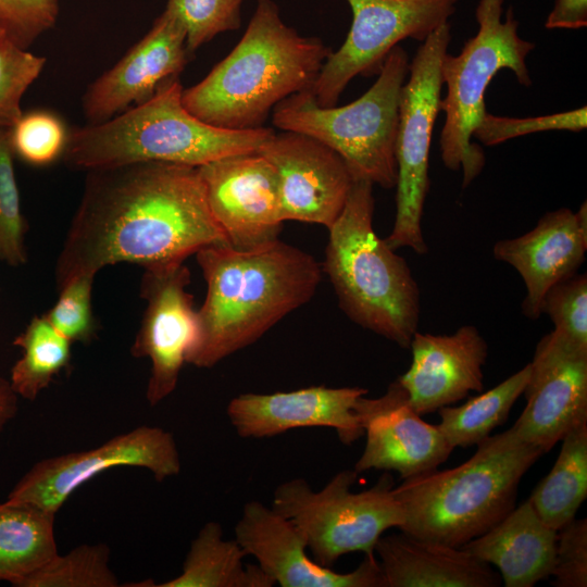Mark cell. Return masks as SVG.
<instances>
[{"instance_id":"cell-15","label":"cell","mask_w":587,"mask_h":587,"mask_svg":"<svg viewBox=\"0 0 587 587\" xmlns=\"http://www.w3.org/2000/svg\"><path fill=\"white\" fill-rule=\"evenodd\" d=\"M207 202L227 243L247 249L275 240L280 217L275 167L259 152L229 155L198 167Z\"/></svg>"},{"instance_id":"cell-34","label":"cell","mask_w":587,"mask_h":587,"mask_svg":"<svg viewBox=\"0 0 587 587\" xmlns=\"http://www.w3.org/2000/svg\"><path fill=\"white\" fill-rule=\"evenodd\" d=\"M67 138L61 120L47 111L23 114L11 128L15 155L24 162L43 166L62 157Z\"/></svg>"},{"instance_id":"cell-1","label":"cell","mask_w":587,"mask_h":587,"mask_svg":"<svg viewBox=\"0 0 587 587\" xmlns=\"http://www.w3.org/2000/svg\"><path fill=\"white\" fill-rule=\"evenodd\" d=\"M227 240L209 209L198 167L141 162L87 171L54 266L59 290L121 262H184Z\"/></svg>"},{"instance_id":"cell-7","label":"cell","mask_w":587,"mask_h":587,"mask_svg":"<svg viewBox=\"0 0 587 587\" xmlns=\"http://www.w3.org/2000/svg\"><path fill=\"white\" fill-rule=\"evenodd\" d=\"M409 71L404 49L396 46L386 57L378 77L360 98L342 107H320L311 90L289 96L272 111L282 130L315 138L337 152L353 179L385 189L397 182L395 158L401 88Z\"/></svg>"},{"instance_id":"cell-19","label":"cell","mask_w":587,"mask_h":587,"mask_svg":"<svg viewBox=\"0 0 587 587\" xmlns=\"http://www.w3.org/2000/svg\"><path fill=\"white\" fill-rule=\"evenodd\" d=\"M185 29L167 8L150 30L86 89L82 108L87 124H99L151 98L187 63Z\"/></svg>"},{"instance_id":"cell-31","label":"cell","mask_w":587,"mask_h":587,"mask_svg":"<svg viewBox=\"0 0 587 587\" xmlns=\"http://www.w3.org/2000/svg\"><path fill=\"white\" fill-rule=\"evenodd\" d=\"M14 155L11 128H0V262L20 267L28 260L27 223L22 212Z\"/></svg>"},{"instance_id":"cell-22","label":"cell","mask_w":587,"mask_h":587,"mask_svg":"<svg viewBox=\"0 0 587 587\" xmlns=\"http://www.w3.org/2000/svg\"><path fill=\"white\" fill-rule=\"evenodd\" d=\"M587 251V205L577 212L561 208L540 217L522 236L494 245L496 260L513 266L521 275L526 297L522 312L529 320L541 315V302L555 283L577 273Z\"/></svg>"},{"instance_id":"cell-11","label":"cell","mask_w":587,"mask_h":587,"mask_svg":"<svg viewBox=\"0 0 587 587\" xmlns=\"http://www.w3.org/2000/svg\"><path fill=\"white\" fill-rule=\"evenodd\" d=\"M352 12L340 48L326 58L311 87L316 103L336 105L359 75L378 74L386 57L404 39L424 41L449 22L458 0H346Z\"/></svg>"},{"instance_id":"cell-9","label":"cell","mask_w":587,"mask_h":587,"mask_svg":"<svg viewBox=\"0 0 587 587\" xmlns=\"http://www.w3.org/2000/svg\"><path fill=\"white\" fill-rule=\"evenodd\" d=\"M358 475L353 469L342 470L320 491L304 478L287 480L274 490L272 508L291 521L304 537L312 559L323 566L330 567L350 552L375 554L383 533L404 522L389 472L371 488L352 492Z\"/></svg>"},{"instance_id":"cell-39","label":"cell","mask_w":587,"mask_h":587,"mask_svg":"<svg viewBox=\"0 0 587 587\" xmlns=\"http://www.w3.org/2000/svg\"><path fill=\"white\" fill-rule=\"evenodd\" d=\"M551 576L557 587L587 586V520L573 519L558 530Z\"/></svg>"},{"instance_id":"cell-18","label":"cell","mask_w":587,"mask_h":587,"mask_svg":"<svg viewBox=\"0 0 587 587\" xmlns=\"http://www.w3.org/2000/svg\"><path fill=\"white\" fill-rule=\"evenodd\" d=\"M235 539L259 567L282 587H383L375 554L365 555L352 572L338 573L307 554L302 534L287 517L261 501L243 505Z\"/></svg>"},{"instance_id":"cell-6","label":"cell","mask_w":587,"mask_h":587,"mask_svg":"<svg viewBox=\"0 0 587 587\" xmlns=\"http://www.w3.org/2000/svg\"><path fill=\"white\" fill-rule=\"evenodd\" d=\"M374 207L373 184L354 179L327 228L322 270L352 322L407 349L419 327L420 289L407 261L375 233Z\"/></svg>"},{"instance_id":"cell-16","label":"cell","mask_w":587,"mask_h":587,"mask_svg":"<svg viewBox=\"0 0 587 587\" xmlns=\"http://www.w3.org/2000/svg\"><path fill=\"white\" fill-rule=\"evenodd\" d=\"M353 411L366 437L353 467L358 474L382 470L397 472L402 480L417 477L437 470L454 449L438 424L414 411L398 379L380 397H360Z\"/></svg>"},{"instance_id":"cell-23","label":"cell","mask_w":587,"mask_h":587,"mask_svg":"<svg viewBox=\"0 0 587 587\" xmlns=\"http://www.w3.org/2000/svg\"><path fill=\"white\" fill-rule=\"evenodd\" d=\"M374 553L383 587H498L501 577L460 547L423 540L402 532L380 536Z\"/></svg>"},{"instance_id":"cell-35","label":"cell","mask_w":587,"mask_h":587,"mask_svg":"<svg viewBox=\"0 0 587 587\" xmlns=\"http://www.w3.org/2000/svg\"><path fill=\"white\" fill-rule=\"evenodd\" d=\"M542 313L550 317L554 332L587 349L586 273H575L551 286L541 302Z\"/></svg>"},{"instance_id":"cell-5","label":"cell","mask_w":587,"mask_h":587,"mask_svg":"<svg viewBox=\"0 0 587 587\" xmlns=\"http://www.w3.org/2000/svg\"><path fill=\"white\" fill-rule=\"evenodd\" d=\"M178 77L162 83L147 101L114 117L67 133L63 162L75 170L162 162L199 167L221 158L257 152L270 127L225 129L210 125L184 105Z\"/></svg>"},{"instance_id":"cell-29","label":"cell","mask_w":587,"mask_h":587,"mask_svg":"<svg viewBox=\"0 0 587 587\" xmlns=\"http://www.w3.org/2000/svg\"><path fill=\"white\" fill-rule=\"evenodd\" d=\"M13 345L22 349V357L11 369L10 385L18 398L34 401L68 365L72 341L42 314L30 320Z\"/></svg>"},{"instance_id":"cell-17","label":"cell","mask_w":587,"mask_h":587,"mask_svg":"<svg viewBox=\"0 0 587 587\" xmlns=\"http://www.w3.org/2000/svg\"><path fill=\"white\" fill-rule=\"evenodd\" d=\"M257 152L276 170L283 222L329 228L354 180L342 158L315 138L288 130L273 133Z\"/></svg>"},{"instance_id":"cell-33","label":"cell","mask_w":587,"mask_h":587,"mask_svg":"<svg viewBox=\"0 0 587 587\" xmlns=\"http://www.w3.org/2000/svg\"><path fill=\"white\" fill-rule=\"evenodd\" d=\"M45 63L46 58L20 47L5 35L0 38V128H12L21 118L22 98Z\"/></svg>"},{"instance_id":"cell-4","label":"cell","mask_w":587,"mask_h":587,"mask_svg":"<svg viewBox=\"0 0 587 587\" xmlns=\"http://www.w3.org/2000/svg\"><path fill=\"white\" fill-rule=\"evenodd\" d=\"M542 454L512 426L478 444L459 466L403 479L392 489L404 513L398 529L414 538L462 547L515 508L523 476Z\"/></svg>"},{"instance_id":"cell-37","label":"cell","mask_w":587,"mask_h":587,"mask_svg":"<svg viewBox=\"0 0 587 587\" xmlns=\"http://www.w3.org/2000/svg\"><path fill=\"white\" fill-rule=\"evenodd\" d=\"M586 126V107L535 117H508L486 112L473 136L486 146H495L533 133L547 130L580 132Z\"/></svg>"},{"instance_id":"cell-3","label":"cell","mask_w":587,"mask_h":587,"mask_svg":"<svg viewBox=\"0 0 587 587\" xmlns=\"http://www.w3.org/2000/svg\"><path fill=\"white\" fill-rule=\"evenodd\" d=\"M330 52L320 38L286 25L273 0H257L239 42L202 80L184 89L182 100L215 127H262L279 102L311 89Z\"/></svg>"},{"instance_id":"cell-2","label":"cell","mask_w":587,"mask_h":587,"mask_svg":"<svg viewBox=\"0 0 587 587\" xmlns=\"http://www.w3.org/2000/svg\"><path fill=\"white\" fill-rule=\"evenodd\" d=\"M207 295L186 363L209 369L252 345L307 303L322 279L320 263L278 238L238 249L211 245L196 253Z\"/></svg>"},{"instance_id":"cell-38","label":"cell","mask_w":587,"mask_h":587,"mask_svg":"<svg viewBox=\"0 0 587 587\" xmlns=\"http://www.w3.org/2000/svg\"><path fill=\"white\" fill-rule=\"evenodd\" d=\"M58 15L59 0H0L4 35L25 49L54 26Z\"/></svg>"},{"instance_id":"cell-26","label":"cell","mask_w":587,"mask_h":587,"mask_svg":"<svg viewBox=\"0 0 587 587\" xmlns=\"http://www.w3.org/2000/svg\"><path fill=\"white\" fill-rule=\"evenodd\" d=\"M55 515L27 502L0 503V582L16 587L58 554Z\"/></svg>"},{"instance_id":"cell-21","label":"cell","mask_w":587,"mask_h":587,"mask_svg":"<svg viewBox=\"0 0 587 587\" xmlns=\"http://www.w3.org/2000/svg\"><path fill=\"white\" fill-rule=\"evenodd\" d=\"M410 348L411 366L398 380L419 415L483 391L488 346L475 326H461L451 335L416 332Z\"/></svg>"},{"instance_id":"cell-32","label":"cell","mask_w":587,"mask_h":587,"mask_svg":"<svg viewBox=\"0 0 587 587\" xmlns=\"http://www.w3.org/2000/svg\"><path fill=\"white\" fill-rule=\"evenodd\" d=\"M245 0H167L166 7L182 23L188 54L222 33L236 30L241 24Z\"/></svg>"},{"instance_id":"cell-27","label":"cell","mask_w":587,"mask_h":587,"mask_svg":"<svg viewBox=\"0 0 587 587\" xmlns=\"http://www.w3.org/2000/svg\"><path fill=\"white\" fill-rule=\"evenodd\" d=\"M561 441L552 469L528 498L539 517L557 532L575 519L587 497V422Z\"/></svg>"},{"instance_id":"cell-12","label":"cell","mask_w":587,"mask_h":587,"mask_svg":"<svg viewBox=\"0 0 587 587\" xmlns=\"http://www.w3.org/2000/svg\"><path fill=\"white\" fill-rule=\"evenodd\" d=\"M120 466L148 470L158 482L179 474L182 462L173 434L142 425L93 449L43 459L22 476L7 499L57 514L82 485Z\"/></svg>"},{"instance_id":"cell-24","label":"cell","mask_w":587,"mask_h":587,"mask_svg":"<svg viewBox=\"0 0 587 587\" xmlns=\"http://www.w3.org/2000/svg\"><path fill=\"white\" fill-rule=\"evenodd\" d=\"M558 532L548 526L527 499L462 549L496 565L505 587H533L551 576Z\"/></svg>"},{"instance_id":"cell-30","label":"cell","mask_w":587,"mask_h":587,"mask_svg":"<svg viewBox=\"0 0 587 587\" xmlns=\"http://www.w3.org/2000/svg\"><path fill=\"white\" fill-rule=\"evenodd\" d=\"M110 567V548L104 544L80 545L57 554L16 587H117Z\"/></svg>"},{"instance_id":"cell-42","label":"cell","mask_w":587,"mask_h":587,"mask_svg":"<svg viewBox=\"0 0 587 587\" xmlns=\"http://www.w3.org/2000/svg\"><path fill=\"white\" fill-rule=\"evenodd\" d=\"M2 36H4V32H3V29H2L1 26H0V38H1Z\"/></svg>"},{"instance_id":"cell-25","label":"cell","mask_w":587,"mask_h":587,"mask_svg":"<svg viewBox=\"0 0 587 587\" xmlns=\"http://www.w3.org/2000/svg\"><path fill=\"white\" fill-rule=\"evenodd\" d=\"M247 553L236 539L223 538L218 522L210 521L191 541L176 577L155 587H271L272 579L259 565L246 564ZM153 586V587H154Z\"/></svg>"},{"instance_id":"cell-14","label":"cell","mask_w":587,"mask_h":587,"mask_svg":"<svg viewBox=\"0 0 587 587\" xmlns=\"http://www.w3.org/2000/svg\"><path fill=\"white\" fill-rule=\"evenodd\" d=\"M526 405L513 425L525 442L549 452L587 422V349L552 330L536 346L524 388Z\"/></svg>"},{"instance_id":"cell-13","label":"cell","mask_w":587,"mask_h":587,"mask_svg":"<svg viewBox=\"0 0 587 587\" xmlns=\"http://www.w3.org/2000/svg\"><path fill=\"white\" fill-rule=\"evenodd\" d=\"M190 277L184 262L145 267L140 296L147 305L130 351L135 358L150 360L146 398L151 407L175 390L196 339L197 310L186 289Z\"/></svg>"},{"instance_id":"cell-41","label":"cell","mask_w":587,"mask_h":587,"mask_svg":"<svg viewBox=\"0 0 587 587\" xmlns=\"http://www.w3.org/2000/svg\"><path fill=\"white\" fill-rule=\"evenodd\" d=\"M18 397L13 391L9 379L0 376V434L16 416Z\"/></svg>"},{"instance_id":"cell-8","label":"cell","mask_w":587,"mask_h":587,"mask_svg":"<svg viewBox=\"0 0 587 587\" xmlns=\"http://www.w3.org/2000/svg\"><path fill=\"white\" fill-rule=\"evenodd\" d=\"M504 0H479L475 9L476 34L461 52L444 55L440 74L447 93L440 100L445 124L440 134V155L451 171L462 170V187H467L483 171V149L472 142L473 134L486 111L485 93L500 70L509 68L519 83L530 86L526 57L535 45L519 36V21Z\"/></svg>"},{"instance_id":"cell-20","label":"cell","mask_w":587,"mask_h":587,"mask_svg":"<svg viewBox=\"0 0 587 587\" xmlns=\"http://www.w3.org/2000/svg\"><path fill=\"white\" fill-rule=\"evenodd\" d=\"M361 387L312 386L273 394H240L226 409L230 424L242 438H265L301 427H330L344 445L364 435L353 411L366 395Z\"/></svg>"},{"instance_id":"cell-10","label":"cell","mask_w":587,"mask_h":587,"mask_svg":"<svg viewBox=\"0 0 587 587\" xmlns=\"http://www.w3.org/2000/svg\"><path fill=\"white\" fill-rule=\"evenodd\" d=\"M451 41L446 23L420 46L411 63L399 100L395 158L397 165L396 217L387 245L397 250L409 247L425 254L428 247L422 233V215L429 190L428 164L434 125L440 111V65Z\"/></svg>"},{"instance_id":"cell-36","label":"cell","mask_w":587,"mask_h":587,"mask_svg":"<svg viewBox=\"0 0 587 587\" xmlns=\"http://www.w3.org/2000/svg\"><path fill=\"white\" fill-rule=\"evenodd\" d=\"M95 275H79L59 289L55 303L43 314L72 342L88 344L97 332L92 310Z\"/></svg>"},{"instance_id":"cell-28","label":"cell","mask_w":587,"mask_h":587,"mask_svg":"<svg viewBox=\"0 0 587 587\" xmlns=\"http://www.w3.org/2000/svg\"><path fill=\"white\" fill-rule=\"evenodd\" d=\"M529 376V363L496 387L470 398L459 407L438 410L439 428L453 447L477 446L502 425L523 394Z\"/></svg>"},{"instance_id":"cell-40","label":"cell","mask_w":587,"mask_h":587,"mask_svg":"<svg viewBox=\"0 0 587 587\" xmlns=\"http://www.w3.org/2000/svg\"><path fill=\"white\" fill-rule=\"evenodd\" d=\"M587 25V0H555L548 14V29H579Z\"/></svg>"}]
</instances>
